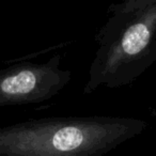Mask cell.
I'll list each match as a JSON object with an SVG mask.
<instances>
[{
  "instance_id": "1",
  "label": "cell",
  "mask_w": 156,
  "mask_h": 156,
  "mask_svg": "<svg viewBox=\"0 0 156 156\" xmlns=\"http://www.w3.org/2000/svg\"><path fill=\"white\" fill-rule=\"evenodd\" d=\"M147 123L121 117H51L0 127V156H103Z\"/></svg>"
},
{
  "instance_id": "4",
  "label": "cell",
  "mask_w": 156,
  "mask_h": 156,
  "mask_svg": "<svg viewBox=\"0 0 156 156\" xmlns=\"http://www.w3.org/2000/svg\"><path fill=\"white\" fill-rule=\"evenodd\" d=\"M152 60H153V63L156 61V39L153 45V50H152Z\"/></svg>"
},
{
  "instance_id": "3",
  "label": "cell",
  "mask_w": 156,
  "mask_h": 156,
  "mask_svg": "<svg viewBox=\"0 0 156 156\" xmlns=\"http://www.w3.org/2000/svg\"><path fill=\"white\" fill-rule=\"evenodd\" d=\"M72 79L61 55L44 63L22 62L0 69V107L39 104L56 96Z\"/></svg>"
},
{
  "instance_id": "2",
  "label": "cell",
  "mask_w": 156,
  "mask_h": 156,
  "mask_svg": "<svg viewBox=\"0 0 156 156\" xmlns=\"http://www.w3.org/2000/svg\"><path fill=\"white\" fill-rule=\"evenodd\" d=\"M108 17L95 34V50L83 94L100 87L128 86L152 64L156 39V0L112 3Z\"/></svg>"
}]
</instances>
